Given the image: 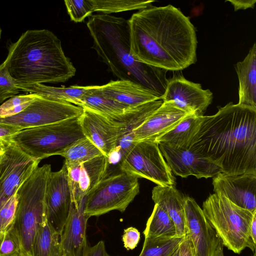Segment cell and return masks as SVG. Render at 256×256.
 Here are the masks:
<instances>
[{"label":"cell","instance_id":"cell-6","mask_svg":"<svg viewBox=\"0 0 256 256\" xmlns=\"http://www.w3.org/2000/svg\"><path fill=\"white\" fill-rule=\"evenodd\" d=\"M204 215L222 244L239 254L246 248L256 251V244L250 236V229L256 211L240 208L224 196L214 193L204 202Z\"/></svg>","mask_w":256,"mask_h":256},{"label":"cell","instance_id":"cell-15","mask_svg":"<svg viewBox=\"0 0 256 256\" xmlns=\"http://www.w3.org/2000/svg\"><path fill=\"white\" fill-rule=\"evenodd\" d=\"M79 120L84 136L106 156L114 150L119 139L127 130L125 122L112 120L86 108H84Z\"/></svg>","mask_w":256,"mask_h":256},{"label":"cell","instance_id":"cell-9","mask_svg":"<svg viewBox=\"0 0 256 256\" xmlns=\"http://www.w3.org/2000/svg\"><path fill=\"white\" fill-rule=\"evenodd\" d=\"M120 170L158 186L176 184L175 178L155 141L136 142L122 161Z\"/></svg>","mask_w":256,"mask_h":256},{"label":"cell","instance_id":"cell-10","mask_svg":"<svg viewBox=\"0 0 256 256\" xmlns=\"http://www.w3.org/2000/svg\"><path fill=\"white\" fill-rule=\"evenodd\" d=\"M83 110L82 108L68 102L49 100L38 96L20 112L0 118V124L24 130L78 117Z\"/></svg>","mask_w":256,"mask_h":256},{"label":"cell","instance_id":"cell-32","mask_svg":"<svg viewBox=\"0 0 256 256\" xmlns=\"http://www.w3.org/2000/svg\"><path fill=\"white\" fill-rule=\"evenodd\" d=\"M18 232L14 224L0 237V256H22Z\"/></svg>","mask_w":256,"mask_h":256},{"label":"cell","instance_id":"cell-34","mask_svg":"<svg viewBox=\"0 0 256 256\" xmlns=\"http://www.w3.org/2000/svg\"><path fill=\"white\" fill-rule=\"evenodd\" d=\"M64 2L71 20L76 22L84 21L93 12L90 0H66Z\"/></svg>","mask_w":256,"mask_h":256},{"label":"cell","instance_id":"cell-25","mask_svg":"<svg viewBox=\"0 0 256 256\" xmlns=\"http://www.w3.org/2000/svg\"><path fill=\"white\" fill-rule=\"evenodd\" d=\"M80 106L118 122H124L136 108L126 106L106 97L98 86L82 99Z\"/></svg>","mask_w":256,"mask_h":256},{"label":"cell","instance_id":"cell-21","mask_svg":"<svg viewBox=\"0 0 256 256\" xmlns=\"http://www.w3.org/2000/svg\"><path fill=\"white\" fill-rule=\"evenodd\" d=\"M100 90L106 97L131 108L160 100L151 91L130 80H112L100 86Z\"/></svg>","mask_w":256,"mask_h":256},{"label":"cell","instance_id":"cell-44","mask_svg":"<svg viewBox=\"0 0 256 256\" xmlns=\"http://www.w3.org/2000/svg\"><path fill=\"white\" fill-rule=\"evenodd\" d=\"M2 151H3L2 149L0 148V156L2 154Z\"/></svg>","mask_w":256,"mask_h":256},{"label":"cell","instance_id":"cell-11","mask_svg":"<svg viewBox=\"0 0 256 256\" xmlns=\"http://www.w3.org/2000/svg\"><path fill=\"white\" fill-rule=\"evenodd\" d=\"M40 160L22 152L12 142L0 156V210L38 167Z\"/></svg>","mask_w":256,"mask_h":256},{"label":"cell","instance_id":"cell-3","mask_svg":"<svg viewBox=\"0 0 256 256\" xmlns=\"http://www.w3.org/2000/svg\"><path fill=\"white\" fill-rule=\"evenodd\" d=\"M87 27L92 48L116 77L138 84L160 100L167 86L168 70L140 62L132 55L128 20L96 14L88 18Z\"/></svg>","mask_w":256,"mask_h":256},{"label":"cell","instance_id":"cell-19","mask_svg":"<svg viewBox=\"0 0 256 256\" xmlns=\"http://www.w3.org/2000/svg\"><path fill=\"white\" fill-rule=\"evenodd\" d=\"M190 114L178 108L172 101L162 105L140 125L133 130L135 142L155 141Z\"/></svg>","mask_w":256,"mask_h":256},{"label":"cell","instance_id":"cell-5","mask_svg":"<svg viewBox=\"0 0 256 256\" xmlns=\"http://www.w3.org/2000/svg\"><path fill=\"white\" fill-rule=\"evenodd\" d=\"M51 172L50 164L38 167L16 192L18 203L14 225L20 239L22 256H32L35 236L47 220L46 196Z\"/></svg>","mask_w":256,"mask_h":256},{"label":"cell","instance_id":"cell-29","mask_svg":"<svg viewBox=\"0 0 256 256\" xmlns=\"http://www.w3.org/2000/svg\"><path fill=\"white\" fill-rule=\"evenodd\" d=\"M102 155L101 150L85 136L69 145L60 154L66 165L82 164Z\"/></svg>","mask_w":256,"mask_h":256},{"label":"cell","instance_id":"cell-33","mask_svg":"<svg viewBox=\"0 0 256 256\" xmlns=\"http://www.w3.org/2000/svg\"><path fill=\"white\" fill-rule=\"evenodd\" d=\"M38 96L34 94H27L11 98L0 106V118L9 116L20 112Z\"/></svg>","mask_w":256,"mask_h":256},{"label":"cell","instance_id":"cell-45","mask_svg":"<svg viewBox=\"0 0 256 256\" xmlns=\"http://www.w3.org/2000/svg\"><path fill=\"white\" fill-rule=\"evenodd\" d=\"M1 34H2V29L0 26V38H1Z\"/></svg>","mask_w":256,"mask_h":256},{"label":"cell","instance_id":"cell-27","mask_svg":"<svg viewBox=\"0 0 256 256\" xmlns=\"http://www.w3.org/2000/svg\"><path fill=\"white\" fill-rule=\"evenodd\" d=\"M32 256H66L61 242V234L44 221L38 230L32 248Z\"/></svg>","mask_w":256,"mask_h":256},{"label":"cell","instance_id":"cell-4","mask_svg":"<svg viewBox=\"0 0 256 256\" xmlns=\"http://www.w3.org/2000/svg\"><path fill=\"white\" fill-rule=\"evenodd\" d=\"M8 49L4 62L17 86L64 82L76 74L60 40L48 30H28Z\"/></svg>","mask_w":256,"mask_h":256},{"label":"cell","instance_id":"cell-35","mask_svg":"<svg viewBox=\"0 0 256 256\" xmlns=\"http://www.w3.org/2000/svg\"><path fill=\"white\" fill-rule=\"evenodd\" d=\"M20 90L15 80L10 76L6 63L0 64V104L8 98L14 96Z\"/></svg>","mask_w":256,"mask_h":256},{"label":"cell","instance_id":"cell-40","mask_svg":"<svg viewBox=\"0 0 256 256\" xmlns=\"http://www.w3.org/2000/svg\"><path fill=\"white\" fill-rule=\"evenodd\" d=\"M84 256H112L106 251L104 241L100 240L92 246H88Z\"/></svg>","mask_w":256,"mask_h":256},{"label":"cell","instance_id":"cell-41","mask_svg":"<svg viewBox=\"0 0 256 256\" xmlns=\"http://www.w3.org/2000/svg\"><path fill=\"white\" fill-rule=\"evenodd\" d=\"M230 2L234 7L235 11L238 10H246L248 8H254L256 0H228Z\"/></svg>","mask_w":256,"mask_h":256},{"label":"cell","instance_id":"cell-7","mask_svg":"<svg viewBox=\"0 0 256 256\" xmlns=\"http://www.w3.org/2000/svg\"><path fill=\"white\" fill-rule=\"evenodd\" d=\"M80 116L22 130L11 137V141L35 160H41L52 156L60 155L69 145L84 137Z\"/></svg>","mask_w":256,"mask_h":256},{"label":"cell","instance_id":"cell-28","mask_svg":"<svg viewBox=\"0 0 256 256\" xmlns=\"http://www.w3.org/2000/svg\"><path fill=\"white\" fill-rule=\"evenodd\" d=\"M143 233L144 238L178 236L174 222L166 210L158 204H154Z\"/></svg>","mask_w":256,"mask_h":256},{"label":"cell","instance_id":"cell-8","mask_svg":"<svg viewBox=\"0 0 256 256\" xmlns=\"http://www.w3.org/2000/svg\"><path fill=\"white\" fill-rule=\"evenodd\" d=\"M138 178L122 172L104 178L86 197L85 213L90 218L124 212L139 193Z\"/></svg>","mask_w":256,"mask_h":256},{"label":"cell","instance_id":"cell-16","mask_svg":"<svg viewBox=\"0 0 256 256\" xmlns=\"http://www.w3.org/2000/svg\"><path fill=\"white\" fill-rule=\"evenodd\" d=\"M212 98V92L203 90L200 84L189 81L182 75H176L168 80L166 92L160 100L173 102L188 114L203 116Z\"/></svg>","mask_w":256,"mask_h":256},{"label":"cell","instance_id":"cell-17","mask_svg":"<svg viewBox=\"0 0 256 256\" xmlns=\"http://www.w3.org/2000/svg\"><path fill=\"white\" fill-rule=\"evenodd\" d=\"M214 192L236 206L254 212L256 211V173L236 175L220 172L212 178Z\"/></svg>","mask_w":256,"mask_h":256},{"label":"cell","instance_id":"cell-20","mask_svg":"<svg viewBox=\"0 0 256 256\" xmlns=\"http://www.w3.org/2000/svg\"><path fill=\"white\" fill-rule=\"evenodd\" d=\"M86 198L72 208L61 233V242L66 256H84L89 246L86 226L90 217L85 213Z\"/></svg>","mask_w":256,"mask_h":256},{"label":"cell","instance_id":"cell-37","mask_svg":"<svg viewBox=\"0 0 256 256\" xmlns=\"http://www.w3.org/2000/svg\"><path fill=\"white\" fill-rule=\"evenodd\" d=\"M122 239L126 250H134L140 242V233L136 228L130 226L124 230Z\"/></svg>","mask_w":256,"mask_h":256},{"label":"cell","instance_id":"cell-12","mask_svg":"<svg viewBox=\"0 0 256 256\" xmlns=\"http://www.w3.org/2000/svg\"><path fill=\"white\" fill-rule=\"evenodd\" d=\"M184 212L187 234L197 256H224L223 244L202 210L192 198L185 196Z\"/></svg>","mask_w":256,"mask_h":256},{"label":"cell","instance_id":"cell-42","mask_svg":"<svg viewBox=\"0 0 256 256\" xmlns=\"http://www.w3.org/2000/svg\"><path fill=\"white\" fill-rule=\"evenodd\" d=\"M250 236L254 244H256V214L254 215L251 224Z\"/></svg>","mask_w":256,"mask_h":256},{"label":"cell","instance_id":"cell-38","mask_svg":"<svg viewBox=\"0 0 256 256\" xmlns=\"http://www.w3.org/2000/svg\"><path fill=\"white\" fill-rule=\"evenodd\" d=\"M21 130L20 128L0 124V148L3 149L6 145L11 142V137Z\"/></svg>","mask_w":256,"mask_h":256},{"label":"cell","instance_id":"cell-43","mask_svg":"<svg viewBox=\"0 0 256 256\" xmlns=\"http://www.w3.org/2000/svg\"><path fill=\"white\" fill-rule=\"evenodd\" d=\"M172 256H178V248L173 254Z\"/></svg>","mask_w":256,"mask_h":256},{"label":"cell","instance_id":"cell-46","mask_svg":"<svg viewBox=\"0 0 256 256\" xmlns=\"http://www.w3.org/2000/svg\"><path fill=\"white\" fill-rule=\"evenodd\" d=\"M252 256H256V251L254 252V254Z\"/></svg>","mask_w":256,"mask_h":256},{"label":"cell","instance_id":"cell-30","mask_svg":"<svg viewBox=\"0 0 256 256\" xmlns=\"http://www.w3.org/2000/svg\"><path fill=\"white\" fill-rule=\"evenodd\" d=\"M93 12L104 14L119 12L128 10H140L152 6L154 0H90Z\"/></svg>","mask_w":256,"mask_h":256},{"label":"cell","instance_id":"cell-14","mask_svg":"<svg viewBox=\"0 0 256 256\" xmlns=\"http://www.w3.org/2000/svg\"><path fill=\"white\" fill-rule=\"evenodd\" d=\"M46 204L48 222L62 233L70 213L72 200L66 165L51 172L46 188Z\"/></svg>","mask_w":256,"mask_h":256},{"label":"cell","instance_id":"cell-26","mask_svg":"<svg viewBox=\"0 0 256 256\" xmlns=\"http://www.w3.org/2000/svg\"><path fill=\"white\" fill-rule=\"evenodd\" d=\"M203 116L190 114L155 142L175 148H188L200 128Z\"/></svg>","mask_w":256,"mask_h":256},{"label":"cell","instance_id":"cell-36","mask_svg":"<svg viewBox=\"0 0 256 256\" xmlns=\"http://www.w3.org/2000/svg\"><path fill=\"white\" fill-rule=\"evenodd\" d=\"M17 203L16 192L0 210V237L14 224Z\"/></svg>","mask_w":256,"mask_h":256},{"label":"cell","instance_id":"cell-24","mask_svg":"<svg viewBox=\"0 0 256 256\" xmlns=\"http://www.w3.org/2000/svg\"><path fill=\"white\" fill-rule=\"evenodd\" d=\"M20 91L34 94L42 98L68 102L80 106L82 99L91 93L96 86L55 87L44 84L17 86Z\"/></svg>","mask_w":256,"mask_h":256},{"label":"cell","instance_id":"cell-1","mask_svg":"<svg viewBox=\"0 0 256 256\" xmlns=\"http://www.w3.org/2000/svg\"><path fill=\"white\" fill-rule=\"evenodd\" d=\"M128 22L130 53L139 62L168 71L196 62L195 28L178 8L152 6L134 14Z\"/></svg>","mask_w":256,"mask_h":256},{"label":"cell","instance_id":"cell-2","mask_svg":"<svg viewBox=\"0 0 256 256\" xmlns=\"http://www.w3.org/2000/svg\"><path fill=\"white\" fill-rule=\"evenodd\" d=\"M189 148L226 174L256 173V109L230 102L203 116Z\"/></svg>","mask_w":256,"mask_h":256},{"label":"cell","instance_id":"cell-22","mask_svg":"<svg viewBox=\"0 0 256 256\" xmlns=\"http://www.w3.org/2000/svg\"><path fill=\"white\" fill-rule=\"evenodd\" d=\"M154 204L161 206L174 222L177 236L183 237L187 234L184 212L185 196L174 186L157 185L152 190Z\"/></svg>","mask_w":256,"mask_h":256},{"label":"cell","instance_id":"cell-23","mask_svg":"<svg viewBox=\"0 0 256 256\" xmlns=\"http://www.w3.org/2000/svg\"><path fill=\"white\" fill-rule=\"evenodd\" d=\"M239 81L238 104L256 109V46L254 43L246 57L235 66Z\"/></svg>","mask_w":256,"mask_h":256},{"label":"cell","instance_id":"cell-31","mask_svg":"<svg viewBox=\"0 0 256 256\" xmlns=\"http://www.w3.org/2000/svg\"><path fill=\"white\" fill-rule=\"evenodd\" d=\"M183 237L145 238L138 256H172Z\"/></svg>","mask_w":256,"mask_h":256},{"label":"cell","instance_id":"cell-39","mask_svg":"<svg viewBox=\"0 0 256 256\" xmlns=\"http://www.w3.org/2000/svg\"><path fill=\"white\" fill-rule=\"evenodd\" d=\"M178 256H197L190 236H184L178 246Z\"/></svg>","mask_w":256,"mask_h":256},{"label":"cell","instance_id":"cell-18","mask_svg":"<svg viewBox=\"0 0 256 256\" xmlns=\"http://www.w3.org/2000/svg\"><path fill=\"white\" fill-rule=\"evenodd\" d=\"M66 166L72 203L77 204L104 178L106 157L102 155L82 164Z\"/></svg>","mask_w":256,"mask_h":256},{"label":"cell","instance_id":"cell-13","mask_svg":"<svg viewBox=\"0 0 256 256\" xmlns=\"http://www.w3.org/2000/svg\"><path fill=\"white\" fill-rule=\"evenodd\" d=\"M158 144L172 173L176 176L208 178L222 172L218 166L192 148H175L164 143Z\"/></svg>","mask_w":256,"mask_h":256}]
</instances>
